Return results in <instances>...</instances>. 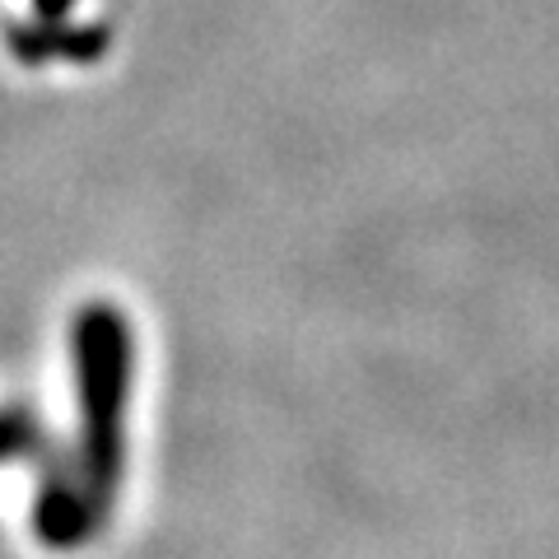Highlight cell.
Masks as SVG:
<instances>
[{"label": "cell", "instance_id": "cell-1", "mask_svg": "<svg viewBox=\"0 0 559 559\" xmlns=\"http://www.w3.org/2000/svg\"><path fill=\"white\" fill-rule=\"evenodd\" d=\"M70 359L80 392V443L47 471L33 499V536L47 550H80L108 527L127 457V401L135 373V341L127 312L84 304L70 322Z\"/></svg>", "mask_w": 559, "mask_h": 559}, {"label": "cell", "instance_id": "cell-2", "mask_svg": "<svg viewBox=\"0 0 559 559\" xmlns=\"http://www.w3.org/2000/svg\"><path fill=\"white\" fill-rule=\"evenodd\" d=\"M108 28L103 24H80V28H66V24H51V20H38L33 24H10L5 28V47L14 61L24 66H47V61H98L108 51Z\"/></svg>", "mask_w": 559, "mask_h": 559}, {"label": "cell", "instance_id": "cell-3", "mask_svg": "<svg viewBox=\"0 0 559 559\" xmlns=\"http://www.w3.org/2000/svg\"><path fill=\"white\" fill-rule=\"evenodd\" d=\"M43 443H47V429L28 406H0V466L20 457H38Z\"/></svg>", "mask_w": 559, "mask_h": 559}, {"label": "cell", "instance_id": "cell-4", "mask_svg": "<svg viewBox=\"0 0 559 559\" xmlns=\"http://www.w3.org/2000/svg\"><path fill=\"white\" fill-rule=\"evenodd\" d=\"M70 10H75V0H33V14H38V20H51V24H61Z\"/></svg>", "mask_w": 559, "mask_h": 559}]
</instances>
